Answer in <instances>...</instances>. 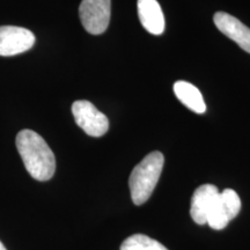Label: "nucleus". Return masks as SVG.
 I'll use <instances>...</instances> for the list:
<instances>
[{"label":"nucleus","mask_w":250,"mask_h":250,"mask_svg":"<svg viewBox=\"0 0 250 250\" xmlns=\"http://www.w3.org/2000/svg\"><path fill=\"white\" fill-rule=\"evenodd\" d=\"M17 148L33 179L44 182L54 176L55 154L39 133L28 129L20 131L17 136Z\"/></svg>","instance_id":"1"},{"label":"nucleus","mask_w":250,"mask_h":250,"mask_svg":"<svg viewBox=\"0 0 250 250\" xmlns=\"http://www.w3.org/2000/svg\"><path fill=\"white\" fill-rule=\"evenodd\" d=\"M164 162L165 158L161 152H152L133 168L129 186L134 204L143 205L148 201L161 176Z\"/></svg>","instance_id":"2"},{"label":"nucleus","mask_w":250,"mask_h":250,"mask_svg":"<svg viewBox=\"0 0 250 250\" xmlns=\"http://www.w3.org/2000/svg\"><path fill=\"white\" fill-rule=\"evenodd\" d=\"M111 0H83L79 17L83 27L92 35H101L110 22Z\"/></svg>","instance_id":"3"},{"label":"nucleus","mask_w":250,"mask_h":250,"mask_svg":"<svg viewBox=\"0 0 250 250\" xmlns=\"http://www.w3.org/2000/svg\"><path fill=\"white\" fill-rule=\"evenodd\" d=\"M72 114L74 121L80 129H83L90 137L104 136L109 129V121L103 112L92 102L79 100L72 104Z\"/></svg>","instance_id":"4"},{"label":"nucleus","mask_w":250,"mask_h":250,"mask_svg":"<svg viewBox=\"0 0 250 250\" xmlns=\"http://www.w3.org/2000/svg\"><path fill=\"white\" fill-rule=\"evenodd\" d=\"M35 35L30 30L17 26L0 27V56L8 57L22 54L35 44Z\"/></svg>","instance_id":"5"},{"label":"nucleus","mask_w":250,"mask_h":250,"mask_svg":"<svg viewBox=\"0 0 250 250\" xmlns=\"http://www.w3.org/2000/svg\"><path fill=\"white\" fill-rule=\"evenodd\" d=\"M213 21L224 35L229 37L240 48L250 54V28L242 23L239 19L225 12L215 13Z\"/></svg>","instance_id":"6"},{"label":"nucleus","mask_w":250,"mask_h":250,"mask_svg":"<svg viewBox=\"0 0 250 250\" xmlns=\"http://www.w3.org/2000/svg\"><path fill=\"white\" fill-rule=\"evenodd\" d=\"M220 191L213 184H203L197 188L191 198L190 214L192 220L198 225H205L208 212L217 201Z\"/></svg>","instance_id":"7"},{"label":"nucleus","mask_w":250,"mask_h":250,"mask_svg":"<svg viewBox=\"0 0 250 250\" xmlns=\"http://www.w3.org/2000/svg\"><path fill=\"white\" fill-rule=\"evenodd\" d=\"M140 23L148 33L161 35L165 31V17L161 6L156 0H138Z\"/></svg>","instance_id":"8"},{"label":"nucleus","mask_w":250,"mask_h":250,"mask_svg":"<svg viewBox=\"0 0 250 250\" xmlns=\"http://www.w3.org/2000/svg\"><path fill=\"white\" fill-rule=\"evenodd\" d=\"M174 93L176 98L190 110L197 114H204L206 105L202 93L196 86L187 81H176L174 83Z\"/></svg>","instance_id":"9"},{"label":"nucleus","mask_w":250,"mask_h":250,"mask_svg":"<svg viewBox=\"0 0 250 250\" xmlns=\"http://www.w3.org/2000/svg\"><path fill=\"white\" fill-rule=\"evenodd\" d=\"M121 250H168L156 240L144 234H134L122 243Z\"/></svg>","instance_id":"10"},{"label":"nucleus","mask_w":250,"mask_h":250,"mask_svg":"<svg viewBox=\"0 0 250 250\" xmlns=\"http://www.w3.org/2000/svg\"><path fill=\"white\" fill-rule=\"evenodd\" d=\"M220 196L230 219H234L241 210V199L239 195L232 189H225L223 192H220Z\"/></svg>","instance_id":"11"},{"label":"nucleus","mask_w":250,"mask_h":250,"mask_svg":"<svg viewBox=\"0 0 250 250\" xmlns=\"http://www.w3.org/2000/svg\"><path fill=\"white\" fill-rule=\"evenodd\" d=\"M0 250H7V249H6V247L2 245L1 241H0Z\"/></svg>","instance_id":"12"}]
</instances>
